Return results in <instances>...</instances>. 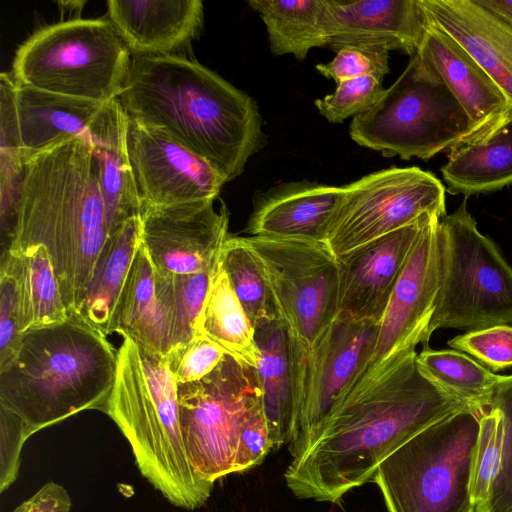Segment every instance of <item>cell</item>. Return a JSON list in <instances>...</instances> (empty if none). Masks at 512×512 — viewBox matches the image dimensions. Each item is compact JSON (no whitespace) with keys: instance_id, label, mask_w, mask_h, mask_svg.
Here are the masks:
<instances>
[{"instance_id":"cell-1","label":"cell","mask_w":512,"mask_h":512,"mask_svg":"<svg viewBox=\"0 0 512 512\" xmlns=\"http://www.w3.org/2000/svg\"><path fill=\"white\" fill-rule=\"evenodd\" d=\"M469 407L435 383L410 351L339 399L287 467L286 484L298 498L336 503L373 481L379 465L410 438Z\"/></svg>"},{"instance_id":"cell-2","label":"cell","mask_w":512,"mask_h":512,"mask_svg":"<svg viewBox=\"0 0 512 512\" xmlns=\"http://www.w3.org/2000/svg\"><path fill=\"white\" fill-rule=\"evenodd\" d=\"M127 117L161 130L229 182L267 136L255 100L195 60L179 54L132 59L117 98Z\"/></svg>"},{"instance_id":"cell-3","label":"cell","mask_w":512,"mask_h":512,"mask_svg":"<svg viewBox=\"0 0 512 512\" xmlns=\"http://www.w3.org/2000/svg\"><path fill=\"white\" fill-rule=\"evenodd\" d=\"M108 236L91 143L72 138L24 163L7 250L47 249L69 315Z\"/></svg>"},{"instance_id":"cell-4","label":"cell","mask_w":512,"mask_h":512,"mask_svg":"<svg viewBox=\"0 0 512 512\" xmlns=\"http://www.w3.org/2000/svg\"><path fill=\"white\" fill-rule=\"evenodd\" d=\"M117 351L77 315L26 331L0 370V406L18 415L29 436L88 409L102 410L113 388Z\"/></svg>"},{"instance_id":"cell-5","label":"cell","mask_w":512,"mask_h":512,"mask_svg":"<svg viewBox=\"0 0 512 512\" xmlns=\"http://www.w3.org/2000/svg\"><path fill=\"white\" fill-rule=\"evenodd\" d=\"M103 411L128 440L142 475L176 506L196 509L212 483L194 472L183 442L178 385L166 356L123 336L116 374Z\"/></svg>"},{"instance_id":"cell-6","label":"cell","mask_w":512,"mask_h":512,"mask_svg":"<svg viewBox=\"0 0 512 512\" xmlns=\"http://www.w3.org/2000/svg\"><path fill=\"white\" fill-rule=\"evenodd\" d=\"M482 412L469 407L435 422L379 465L373 482L388 512H476L472 478Z\"/></svg>"},{"instance_id":"cell-7","label":"cell","mask_w":512,"mask_h":512,"mask_svg":"<svg viewBox=\"0 0 512 512\" xmlns=\"http://www.w3.org/2000/svg\"><path fill=\"white\" fill-rule=\"evenodd\" d=\"M132 55L108 18L45 25L15 52L11 76L21 86L98 102L124 91Z\"/></svg>"},{"instance_id":"cell-8","label":"cell","mask_w":512,"mask_h":512,"mask_svg":"<svg viewBox=\"0 0 512 512\" xmlns=\"http://www.w3.org/2000/svg\"><path fill=\"white\" fill-rule=\"evenodd\" d=\"M470 120L447 85L416 52L381 98L353 117L349 135L384 157L428 160L466 143Z\"/></svg>"},{"instance_id":"cell-9","label":"cell","mask_w":512,"mask_h":512,"mask_svg":"<svg viewBox=\"0 0 512 512\" xmlns=\"http://www.w3.org/2000/svg\"><path fill=\"white\" fill-rule=\"evenodd\" d=\"M440 288L427 341L442 328L512 326V267L482 234L466 201L437 227Z\"/></svg>"},{"instance_id":"cell-10","label":"cell","mask_w":512,"mask_h":512,"mask_svg":"<svg viewBox=\"0 0 512 512\" xmlns=\"http://www.w3.org/2000/svg\"><path fill=\"white\" fill-rule=\"evenodd\" d=\"M267 280L292 353L313 350L338 315L339 270L325 243L245 237Z\"/></svg>"},{"instance_id":"cell-11","label":"cell","mask_w":512,"mask_h":512,"mask_svg":"<svg viewBox=\"0 0 512 512\" xmlns=\"http://www.w3.org/2000/svg\"><path fill=\"white\" fill-rule=\"evenodd\" d=\"M178 385L180 427L195 474L214 484L235 473L247 408L260 393L257 370L225 355L204 378Z\"/></svg>"},{"instance_id":"cell-12","label":"cell","mask_w":512,"mask_h":512,"mask_svg":"<svg viewBox=\"0 0 512 512\" xmlns=\"http://www.w3.org/2000/svg\"><path fill=\"white\" fill-rule=\"evenodd\" d=\"M446 189L419 167H391L341 187L325 244L335 257L407 226L424 214H446Z\"/></svg>"},{"instance_id":"cell-13","label":"cell","mask_w":512,"mask_h":512,"mask_svg":"<svg viewBox=\"0 0 512 512\" xmlns=\"http://www.w3.org/2000/svg\"><path fill=\"white\" fill-rule=\"evenodd\" d=\"M379 323L336 318L322 341L294 363L295 421L289 443L293 458L311 444L319 428L369 361Z\"/></svg>"},{"instance_id":"cell-14","label":"cell","mask_w":512,"mask_h":512,"mask_svg":"<svg viewBox=\"0 0 512 512\" xmlns=\"http://www.w3.org/2000/svg\"><path fill=\"white\" fill-rule=\"evenodd\" d=\"M440 219L430 217L422 229L380 320L371 357L350 388L379 374L416 350L418 344L428 347L427 331L440 288L437 246Z\"/></svg>"},{"instance_id":"cell-15","label":"cell","mask_w":512,"mask_h":512,"mask_svg":"<svg viewBox=\"0 0 512 512\" xmlns=\"http://www.w3.org/2000/svg\"><path fill=\"white\" fill-rule=\"evenodd\" d=\"M203 200L141 209L140 240L160 275L214 271L229 237L225 205Z\"/></svg>"},{"instance_id":"cell-16","label":"cell","mask_w":512,"mask_h":512,"mask_svg":"<svg viewBox=\"0 0 512 512\" xmlns=\"http://www.w3.org/2000/svg\"><path fill=\"white\" fill-rule=\"evenodd\" d=\"M126 143L141 209L216 200L225 184L204 159L161 130L129 117Z\"/></svg>"},{"instance_id":"cell-17","label":"cell","mask_w":512,"mask_h":512,"mask_svg":"<svg viewBox=\"0 0 512 512\" xmlns=\"http://www.w3.org/2000/svg\"><path fill=\"white\" fill-rule=\"evenodd\" d=\"M432 216L437 215L424 214L407 226L336 257L338 318L380 323L411 251Z\"/></svg>"},{"instance_id":"cell-18","label":"cell","mask_w":512,"mask_h":512,"mask_svg":"<svg viewBox=\"0 0 512 512\" xmlns=\"http://www.w3.org/2000/svg\"><path fill=\"white\" fill-rule=\"evenodd\" d=\"M328 45L380 47L414 55L427 17L418 0H322Z\"/></svg>"},{"instance_id":"cell-19","label":"cell","mask_w":512,"mask_h":512,"mask_svg":"<svg viewBox=\"0 0 512 512\" xmlns=\"http://www.w3.org/2000/svg\"><path fill=\"white\" fill-rule=\"evenodd\" d=\"M417 53L466 112L470 133L465 144L485 137L512 115V104L500 87L453 37L428 18Z\"/></svg>"},{"instance_id":"cell-20","label":"cell","mask_w":512,"mask_h":512,"mask_svg":"<svg viewBox=\"0 0 512 512\" xmlns=\"http://www.w3.org/2000/svg\"><path fill=\"white\" fill-rule=\"evenodd\" d=\"M107 15L133 58L177 55L203 26L201 0H109Z\"/></svg>"},{"instance_id":"cell-21","label":"cell","mask_w":512,"mask_h":512,"mask_svg":"<svg viewBox=\"0 0 512 512\" xmlns=\"http://www.w3.org/2000/svg\"><path fill=\"white\" fill-rule=\"evenodd\" d=\"M427 18L453 37L512 104V24L477 0H418Z\"/></svg>"},{"instance_id":"cell-22","label":"cell","mask_w":512,"mask_h":512,"mask_svg":"<svg viewBox=\"0 0 512 512\" xmlns=\"http://www.w3.org/2000/svg\"><path fill=\"white\" fill-rule=\"evenodd\" d=\"M341 187L310 181L282 183L257 194L246 231L252 236L325 243Z\"/></svg>"},{"instance_id":"cell-23","label":"cell","mask_w":512,"mask_h":512,"mask_svg":"<svg viewBox=\"0 0 512 512\" xmlns=\"http://www.w3.org/2000/svg\"><path fill=\"white\" fill-rule=\"evenodd\" d=\"M108 102L54 94L15 83V109L24 163L72 138L89 142Z\"/></svg>"},{"instance_id":"cell-24","label":"cell","mask_w":512,"mask_h":512,"mask_svg":"<svg viewBox=\"0 0 512 512\" xmlns=\"http://www.w3.org/2000/svg\"><path fill=\"white\" fill-rule=\"evenodd\" d=\"M126 132L127 116L116 99L107 103L89 140L97 163L109 234L125 221L141 214L127 152Z\"/></svg>"},{"instance_id":"cell-25","label":"cell","mask_w":512,"mask_h":512,"mask_svg":"<svg viewBox=\"0 0 512 512\" xmlns=\"http://www.w3.org/2000/svg\"><path fill=\"white\" fill-rule=\"evenodd\" d=\"M257 376L272 449L289 444L295 421L294 363L286 329L277 319L255 329Z\"/></svg>"},{"instance_id":"cell-26","label":"cell","mask_w":512,"mask_h":512,"mask_svg":"<svg viewBox=\"0 0 512 512\" xmlns=\"http://www.w3.org/2000/svg\"><path fill=\"white\" fill-rule=\"evenodd\" d=\"M140 242V216L125 221L109 234L74 313L104 336L115 332L118 303Z\"/></svg>"},{"instance_id":"cell-27","label":"cell","mask_w":512,"mask_h":512,"mask_svg":"<svg viewBox=\"0 0 512 512\" xmlns=\"http://www.w3.org/2000/svg\"><path fill=\"white\" fill-rule=\"evenodd\" d=\"M449 152L441 167L449 193L468 197L512 185V115L485 137Z\"/></svg>"},{"instance_id":"cell-28","label":"cell","mask_w":512,"mask_h":512,"mask_svg":"<svg viewBox=\"0 0 512 512\" xmlns=\"http://www.w3.org/2000/svg\"><path fill=\"white\" fill-rule=\"evenodd\" d=\"M16 283L19 330L59 324L69 313L64 304L51 257L44 246L7 250L1 257Z\"/></svg>"},{"instance_id":"cell-29","label":"cell","mask_w":512,"mask_h":512,"mask_svg":"<svg viewBox=\"0 0 512 512\" xmlns=\"http://www.w3.org/2000/svg\"><path fill=\"white\" fill-rule=\"evenodd\" d=\"M115 332L152 353L167 356L168 332L155 293V272L141 242L126 278L115 317Z\"/></svg>"},{"instance_id":"cell-30","label":"cell","mask_w":512,"mask_h":512,"mask_svg":"<svg viewBox=\"0 0 512 512\" xmlns=\"http://www.w3.org/2000/svg\"><path fill=\"white\" fill-rule=\"evenodd\" d=\"M197 332L241 364L257 369L260 350L256 343L255 327L220 263L211 278Z\"/></svg>"},{"instance_id":"cell-31","label":"cell","mask_w":512,"mask_h":512,"mask_svg":"<svg viewBox=\"0 0 512 512\" xmlns=\"http://www.w3.org/2000/svg\"><path fill=\"white\" fill-rule=\"evenodd\" d=\"M262 18L274 56L303 60L315 47L328 45L322 0H250Z\"/></svg>"},{"instance_id":"cell-32","label":"cell","mask_w":512,"mask_h":512,"mask_svg":"<svg viewBox=\"0 0 512 512\" xmlns=\"http://www.w3.org/2000/svg\"><path fill=\"white\" fill-rule=\"evenodd\" d=\"M215 270L175 275L155 273V293L167 326L169 352L198 335V321Z\"/></svg>"},{"instance_id":"cell-33","label":"cell","mask_w":512,"mask_h":512,"mask_svg":"<svg viewBox=\"0 0 512 512\" xmlns=\"http://www.w3.org/2000/svg\"><path fill=\"white\" fill-rule=\"evenodd\" d=\"M424 372L447 392L485 411L502 375L492 373L472 357L457 350H433L418 353Z\"/></svg>"},{"instance_id":"cell-34","label":"cell","mask_w":512,"mask_h":512,"mask_svg":"<svg viewBox=\"0 0 512 512\" xmlns=\"http://www.w3.org/2000/svg\"><path fill=\"white\" fill-rule=\"evenodd\" d=\"M219 263L255 329L278 319L265 275L245 237L229 236Z\"/></svg>"},{"instance_id":"cell-35","label":"cell","mask_w":512,"mask_h":512,"mask_svg":"<svg viewBox=\"0 0 512 512\" xmlns=\"http://www.w3.org/2000/svg\"><path fill=\"white\" fill-rule=\"evenodd\" d=\"M489 407L497 408L502 415L503 447L487 498L476 512H512V375L502 376Z\"/></svg>"},{"instance_id":"cell-36","label":"cell","mask_w":512,"mask_h":512,"mask_svg":"<svg viewBox=\"0 0 512 512\" xmlns=\"http://www.w3.org/2000/svg\"><path fill=\"white\" fill-rule=\"evenodd\" d=\"M503 433L500 411L489 407L482 412L472 478V497L476 508L486 500L490 485L498 471Z\"/></svg>"},{"instance_id":"cell-37","label":"cell","mask_w":512,"mask_h":512,"mask_svg":"<svg viewBox=\"0 0 512 512\" xmlns=\"http://www.w3.org/2000/svg\"><path fill=\"white\" fill-rule=\"evenodd\" d=\"M382 81L372 76L344 80L337 84L334 93L315 100L319 113L331 123H342L349 116H358L381 98Z\"/></svg>"},{"instance_id":"cell-38","label":"cell","mask_w":512,"mask_h":512,"mask_svg":"<svg viewBox=\"0 0 512 512\" xmlns=\"http://www.w3.org/2000/svg\"><path fill=\"white\" fill-rule=\"evenodd\" d=\"M448 345L472 356L493 371L512 367L511 325H496L467 331L449 340Z\"/></svg>"},{"instance_id":"cell-39","label":"cell","mask_w":512,"mask_h":512,"mask_svg":"<svg viewBox=\"0 0 512 512\" xmlns=\"http://www.w3.org/2000/svg\"><path fill=\"white\" fill-rule=\"evenodd\" d=\"M315 68L337 84L363 76H372L382 81L390 71L389 51L380 47L346 46L336 51L332 61L318 64Z\"/></svg>"},{"instance_id":"cell-40","label":"cell","mask_w":512,"mask_h":512,"mask_svg":"<svg viewBox=\"0 0 512 512\" xmlns=\"http://www.w3.org/2000/svg\"><path fill=\"white\" fill-rule=\"evenodd\" d=\"M225 355L218 345L197 335L186 345L170 351L166 358L176 383L186 384L210 374Z\"/></svg>"},{"instance_id":"cell-41","label":"cell","mask_w":512,"mask_h":512,"mask_svg":"<svg viewBox=\"0 0 512 512\" xmlns=\"http://www.w3.org/2000/svg\"><path fill=\"white\" fill-rule=\"evenodd\" d=\"M271 449L272 443L260 394L245 413L237 446L235 473L261 464Z\"/></svg>"},{"instance_id":"cell-42","label":"cell","mask_w":512,"mask_h":512,"mask_svg":"<svg viewBox=\"0 0 512 512\" xmlns=\"http://www.w3.org/2000/svg\"><path fill=\"white\" fill-rule=\"evenodd\" d=\"M23 334L19 330L16 283L13 274L0 267V370L19 351Z\"/></svg>"},{"instance_id":"cell-43","label":"cell","mask_w":512,"mask_h":512,"mask_svg":"<svg viewBox=\"0 0 512 512\" xmlns=\"http://www.w3.org/2000/svg\"><path fill=\"white\" fill-rule=\"evenodd\" d=\"M0 435V491L3 492L17 478L20 452L30 436L22 419L2 406H0Z\"/></svg>"},{"instance_id":"cell-44","label":"cell","mask_w":512,"mask_h":512,"mask_svg":"<svg viewBox=\"0 0 512 512\" xmlns=\"http://www.w3.org/2000/svg\"><path fill=\"white\" fill-rule=\"evenodd\" d=\"M71 499L61 485L49 481L13 512H70Z\"/></svg>"},{"instance_id":"cell-45","label":"cell","mask_w":512,"mask_h":512,"mask_svg":"<svg viewBox=\"0 0 512 512\" xmlns=\"http://www.w3.org/2000/svg\"><path fill=\"white\" fill-rule=\"evenodd\" d=\"M482 6L498 14L512 24V0H477Z\"/></svg>"}]
</instances>
